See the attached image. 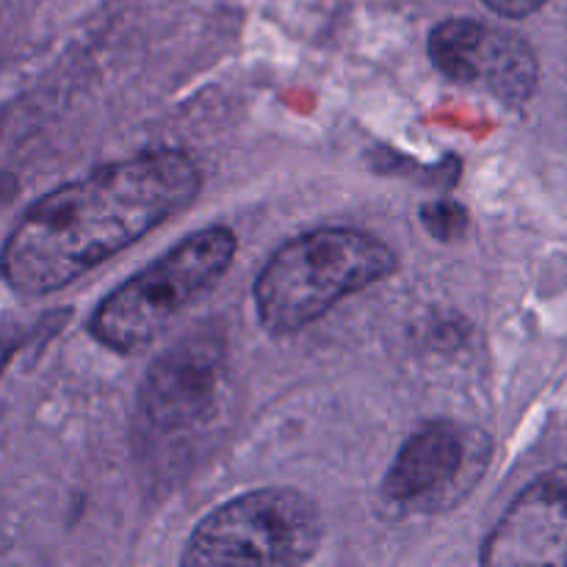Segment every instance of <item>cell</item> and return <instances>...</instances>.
<instances>
[{
  "instance_id": "obj_7",
  "label": "cell",
  "mask_w": 567,
  "mask_h": 567,
  "mask_svg": "<svg viewBox=\"0 0 567 567\" xmlns=\"http://www.w3.org/2000/svg\"><path fill=\"white\" fill-rule=\"evenodd\" d=\"M225 380V347L208 332L161 352L138 388L142 415L158 430H188L210 419Z\"/></svg>"
},
{
  "instance_id": "obj_10",
  "label": "cell",
  "mask_w": 567,
  "mask_h": 567,
  "mask_svg": "<svg viewBox=\"0 0 567 567\" xmlns=\"http://www.w3.org/2000/svg\"><path fill=\"white\" fill-rule=\"evenodd\" d=\"M491 11L496 14L509 17V20H524V17L535 14L537 9H543L546 0H482Z\"/></svg>"
},
{
  "instance_id": "obj_1",
  "label": "cell",
  "mask_w": 567,
  "mask_h": 567,
  "mask_svg": "<svg viewBox=\"0 0 567 567\" xmlns=\"http://www.w3.org/2000/svg\"><path fill=\"white\" fill-rule=\"evenodd\" d=\"M199 192L203 172L183 150H147L97 166L28 205L0 249V277L20 297L64 291L175 219Z\"/></svg>"
},
{
  "instance_id": "obj_11",
  "label": "cell",
  "mask_w": 567,
  "mask_h": 567,
  "mask_svg": "<svg viewBox=\"0 0 567 567\" xmlns=\"http://www.w3.org/2000/svg\"><path fill=\"white\" fill-rule=\"evenodd\" d=\"M17 188H20L17 177L11 172H0V208H6L17 197Z\"/></svg>"
},
{
  "instance_id": "obj_8",
  "label": "cell",
  "mask_w": 567,
  "mask_h": 567,
  "mask_svg": "<svg viewBox=\"0 0 567 567\" xmlns=\"http://www.w3.org/2000/svg\"><path fill=\"white\" fill-rule=\"evenodd\" d=\"M480 563L487 567H567V465L532 482L509 504Z\"/></svg>"
},
{
  "instance_id": "obj_9",
  "label": "cell",
  "mask_w": 567,
  "mask_h": 567,
  "mask_svg": "<svg viewBox=\"0 0 567 567\" xmlns=\"http://www.w3.org/2000/svg\"><path fill=\"white\" fill-rule=\"evenodd\" d=\"M421 225L437 241H452V238L463 236L468 227V210L454 199H435L421 208Z\"/></svg>"
},
{
  "instance_id": "obj_12",
  "label": "cell",
  "mask_w": 567,
  "mask_h": 567,
  "mask_svg": "<svg viewBox=\"0 0 567 567\" xmlns=\"http://www.w3.org/2000/svg\"><path fill=\"white\" fill-rule=\"evenodd\" d=\"M14 354H17V343L9 341V338H0V377L6 374V369L11 365Z\"/></svg>"
},
{
  "instance_id": "obj_5",
  "label": "cell",
  "mask_w": 567,
  "mask_h": 567,
  "mask_svg": "<svg viewBox=\"0 0 567 567\" xmlns=\"http://www.w3.org/2000/svg\"><path fill=\"white\" fill-rule=\"evenodd\" d=\"M491 463V437L457 421L421 424L382 476V502L404 515H435L463 502Z\"/></svg>"
},
{
  "instance_id": "obj_6",
  "label": "cell",
  "mask_w": 567,
  "mask_h": 567,
  "mask_svg": "<svg viewBox=\"0 0 567 567\" xmlns=\"http://www.w3.org/2000/svg\"><path fill=\"white\" fill-rule=\"evenodd\" d=\"M426 50L449 81L482 89L502 103H526L540 81L537 53L524 37L468 17L437 22Z\"/></svg>"
},
{
  "instance_id": "obj_2",
  "label": "cell",
  "mask_w": 567,
  "mask_h": 567,
  "mask_svg": "<svg viewBox=\"0 0 567 567\" xmlns=\"http://www.w3.org/2000/svg\"><path fill=\"white\" fill-rule=\"evenodd\" d=\"M396 269L399 255L374 233L358 227L299 233L275 249L255 277V313L266 332L291 336Z\"/></svg>"
},
{
  "instance_id": "obj_3",
  "label": "cell",
  "mask_w": 567,
  "mask_h": 567,
  "mask_svg": "<svg viewBox=\"0 0 567 567\" xmlns=\"http://www.w3.org/2000/svg\"><path fill=\"white\" fill-rule=\"evenodd\" d=\"M236 252L238 236L230 227L210 225L188 233L100 299L89 316V336L120 354L153 347L194 299L227 275Z\"/></svg>"
},
{
  "instance_id": "obj_4",
  "label": "cell",
  "mask_w": 567,
  "mask_h": 567,
  "mask_svg": "<svg viewBox=\"0 0 567 567\" xmlns=\"http://www.w3.org/2000/svg\"><path fill=\"white\" fill-rule=\"evenodd\" d=\"M324 518L297 487H255L210 509L183 546L186 567H293L319 554Z\"/></svg>"
}]
</instances>
